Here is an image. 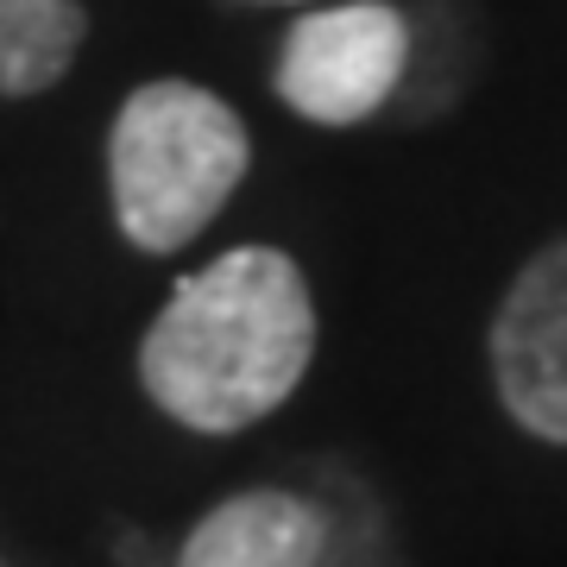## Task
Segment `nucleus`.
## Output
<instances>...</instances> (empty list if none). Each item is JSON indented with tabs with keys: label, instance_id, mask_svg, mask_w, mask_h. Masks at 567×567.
<instances>
[{
	"label": "nucleus",
	"instance_id": "1",
	"mask_svg": "<svg viewBox=\"0 0 567 567\" xmlns=\"http://www.w3.org/2000/svg\"><path fill=\"white\" fill-rule=\"evenodd\" d=\"M322 353V309L297 252L271 240L221 246L158 297L133 379L152 416L196 442H234L271 423Z\"/></svg>",
	"mask_w": 567,
	"mask_h": 567
},
{
	"label": "nucleus",
	"instance_id": "2",
	"mask_svg": "<svg viewBox=\"0 0 567 567\" xmlns=\"http://www.w3.org/2000/svg\"><path fill=\"white\" fill-rule=\"evenodd\" d=\"M252 171V126L189 76L126 89L102 140L107 221L140 259H177L227 215Z\"/></svg>",
	"mask_w": 567,
	"mask_h": 567
},
{
	"label": "nucleus",
	"instance_id": "3",
	"mask_svg": "<svg viewBox=\"0 0 567 567\" xmlns=\"http://www.w3.org/2000/svg\"><path fill=\"white\" fill-rule=\"evenodd\" d=\"M158 567H391L385 524L328 480H252L203 505Z\"/></svg>",
	"mask_w": 567,
	"mask_h": 567
},
{
	"label": "nucleus",
	"instance_id": "4",
	"mask_svg": "<svg viewBox=\"0 0 567 567\" xmlns=\"http://www.w3.org/2000/svg\"><path fill=\"white\" fill-rule=\"evenodd\" d=\"M416 63V25L398 0H316L290 20L271 58V95L303 126L379 121Z\"/></svg>",
	"mask_w": 567,
	"mask_h": 567
},
{
	"label": "nucleus",
	"instance_id": "5",
	"mask_svg": "<svg viewBox=\"0 0 567 567\" xmlns=\"http://www.w3.org/2000/svg\"><path fill=\"white\" fill-rule=\"evenodd\" d=\"M486 372L511 429L567 447V234L511 271L486 328Z\"/></svg>",
	"mask_w": 567,
	"mask_h": 567
},
{
	"label": "nucleus",
	"instance_id": "6",
	"mask_svg": "<svg viewBox=\"0 0 567 567\" xmlns=\"http://www.w3.org/2000/svg\"><path fill=\"white\" fill-rule=\"evenodd\" d=\"M89 44L82 0H0V95L32 102L76 70Z\"/></svg>",
	"mask_w": 567,
	"mask_h": 567
},
{
	"label": "nucleus",
	"instance_id": "7",
	"mask_svg": "<svg viewBox=\"0 0 567 567\" xmlns=\"http://www.w3.org/2000/svg\"><path fill=\"white\" fill-rule=\"evenodd\" d=\"M259 7H316V0H259Z\"/></svg>",
	"mask_w": 567,
	"mask_h": 567
},
{
	"label": "nucleus",
	"instance_id": "8",
	"mask_svg": "<svg viewBox=\"0 0 567 567\" xmlns=\"http://www.w3.org/2000/svg\"><path fill=\"white\" fill-rule=\"evenodd\" d=\"M0 567H13V561H7V555H0Z\"/></svg>",
	"mask_w": 567,
	"mask_h": 567
}]
</instances>
